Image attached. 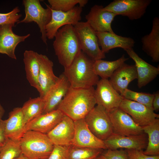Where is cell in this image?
Returning <instances> with one entry per match:
<instances>
[{
	"label": "cell",
	"instance_id": "cell-42",
	"mask_svg": "<svg viewBox=\"0 0 159 159\" xmlns=\"http://www.w3.org/2000/svg\"><path fill=\"white\" fill-rule=\"evenodd\" d=\"M1 107H0V112H1Z\"/></svg>",
	"mask_w": 159,
	"mask_h": 159
},
{
	"label": "cell",
	"instance_id": "cell-23",
	"mask_svg": "<svg viewBox=\"0 0 159 159\" xmlns=\"http://www.w3.org/2000/svg\"><path fill=\"white\" fill-rule=\"evenodd\" d=\"M5 133L7 138L19 141L25 133V123L21 107L14 108L4 120Z\"/></svg>",
	"mask_w": 159,
	"mask_h": 159
},
{
	"label": "cell",
	"instance_id": "cell-15",
	"mask_svg": "<svg viewBox=\"0 0 159 159\" xmlns=\"http://www.w3.org/2000/svg\"><path fill=\"white\" fill-rule=\"evenodd\" d=\"M106 149L116 150L145 149L148 140L146 134L133 136H125L113 133L103 141Z\"/></svg>",
	"mask_w": 159,
	"mask_h": 159
},
{
	"label": "cell",
	"instance_id": "cell-1",
	"mask_svg": "<svg viewBox=\"0 0 159 159\" xmlns=\"http://www.w3.org/2000/svg\"><path fill=\"white\" fill-rule=\"evenodd\" d=\"M95 90L70 87L56 109L73 121L84 118L97 105Z\"/></svg>",
	"mask_w": 159,
	"mask_h": 159
},
{
	"label": "cell",
	"instance_id": "cell-33",
	"mask_svg": "<svg viewBox=\"0 0 159 159\" xmlns=\"http://www.w3.org/2000/svg\"><path fill=\"white\" fill-rule=\"evenodd\" d=\"M51 8L54 10L63 12L68 11L77 4L84 7L88 3L87 0H48Z\"/></svg>",
	"mask_w": 159,
	"mask_h": 159
},
{
	"label": "cell",
	"instance_id": "cell-40",
	"mask_svg": "<svg viewBox=\"0 0 159 159\" xmlns=\"http://www.w3.org/2000/svg\"><path fill=\"white\" fill-rule=\"evenodd\" d=\"M16 159H28L24 155L22 154L19 157Z\"/></svg>",
	"mask_w": 159,
	"mask_h": 159
},
{
	"label": "cell",
	"instance_id": "cell-11",
	"mask_svg": "<svg viewBox=\"0 0 159 159\" xmlns=\"http://www.w3.org/2000/svg\"><path fill=\"white\" fill-rule=\"evenodd\" d=\"M95 90L97 105L102 106L108 112L119 107L124 98L113 87L108 79L99 80Z\"/></svg>",
	"mask_w": 159,
	"mask_h": 159
},
{
	"label": "cell",
	"instance_id": "cell-38",
	"mask_svg": "<svg viewBox=\"0 0 159 159\" xmlns=\"http://www.w3.org/2000/svg\"><path fill=\"white\" fill-rule=\"evenodd\" d=\"M7 139L5 133L4 121L1 120L0 117V147L4 146Z\"/></svg>",
	"mask_w": 159,
	"mask_h": 159
},
{
	"label": "cell",
	"instance_id": "cell-13",
	"mask_svg": "<svg viewBox=\"0 0 159 159\" xmlns=\"http://www.w3.org/2000/svg\"><path fill=\"white\" fill-rule=\"evenodd\" d=\"M119 107L130 115L134 122L141 127L148 125L159 117L153 110L145 105L124 98Z\"/></svg>",
	"mask_w": 159,
	"mask_h": 159
},
{
	"label": "cell",
	"instance_id": "cell-21",
	"mask_svg": "<svg viewBox=\"0 0 159 159\" xmlns=\"http://www.w3.org/2000/svg\"><path fill=\"white\" fill-rule=\"evenodd\" d=\"M125 51L135 63L138 75L137 85L139 88L152 81L159 74V67H156L147 63L140 57L133 48Z\"/></svg>",
	"mask_w": 159,
	"mask_h": 159
},
{
	"label": "cell",
	"instance_id": "cell-26",
	"mask_svg": "<svg viewBox=\"0 0 159 159\" xmlns=\"http://www.w3.org/2000/svg\"><path fill=\"white\" fill-rule=\"evenodd\" d=\"M23 61L26 79L30 85L37 90L39 66L37 52L33 50H25L24 53Z\"/></svg>",
	"mask_w": 159,
	"mask_h": 159
},
{
	"label": "cell",
	"instance_id": "cell-24",
	"mask_svg": "<svg viewBox=\"0 0 159 159\" xmlns=\"http://www.w3.org/2000/svg\"><path fill=\"white\" fill-rule=\"evenodd\" d=\"M137 77L135 65L125 63L114 72L109 80L114 89L120 94L127 89L129 83L137 79Z\"/></svg>",
	"mask_w": 159,
	"mask_h": 159
},
{
	"label": "cell",
	"instance_id": "cell-41",
	"mask_svg": "<svg viewBox=\"0 0 159 159\" xmlns=\"http://www.w3.org/2000/svg\"><path fill=\"white\" fill-rule=\"evenodd\" d=\"M95 159H106L102 154L98 156Z\"/></svg>",
	"mask_w": 159,
	"mask_h": 159
},
{
	"label": "cell",
	"instance_id": "cell-17",
	"mask_svg": "<svg viewBox=\"0 0 159 159\" xmlns=\"http://www.w3.org/2000/svg\"><path fill=\"white\" fill-rule=\"evenodd\" d=\"M47 135L54 145H72L74 135V121L64 115L60 122Z\"/></svg>",
	"mask_w": 159,
	"mask_h": 159
},
{
	"label": "cell",
	"instance_id": "cell-29",
	"mask_svg": "<svg viewBox=\"0 0 159 159\" xmlns=\"http://www.w3.org/2000/svg\"><path fill=\"white\" fill-rule=\"evenodd\" d=\"M44 107L43 98L39 96L26 102L21 107L25 123L42 114Z\"/></svg>",
	"mask_w": 159,
	"mask_h": 159
},
{
	"label": "cell",
	"instance_id": "cell-18",
	"mask_svg": "<svg viewBox=\"0 0 159 159\" xmlns=\"http://www.w3.org/2000/svg\"><path fill=\"white\" fill-rule=\"evenodd\" d=\"M37 56L39 66L37 90L39 97H43L49 88L56 83L58 77L54 73L53 62L47 56L37 52Z\"/></svg>",
	"mask_w": 159,
	"mask_h": 159
},
{
	"label": "cell",
	"instance_id": "cell-16",
	"mask_svg": "<svg viewBox=\"0 0 159 159\" xmlns=\"http://www.w3.org/2000/svg\"><path fill=\"white\" fill-rule=\"evenodd\" d=\"M74 135L72 145L79 147L106 150L104 141L96 137L82 119L74 121Z\"/></svg>",
	"mask_w": 159,
	"mask_h": 159
},
{
	"label": "cell",
	"instance_id": "cell-43",
	"mask_svg": "<svg viewBox=\"0 0 159 159\" xmlns=\"http://www.w3.org/2000/svg\"><path fill=\"white\" fill-rule=\"evenodd\" d=\"M1 147H0V152L1 150Z\"/></svg>",
	"mask_w": 159,
	"mask_h": 159
},
{
	"label": "cell",
	"instance_id": "cell-28",
	"mask_svg": "<svg viewBox=\"0 0 159 159\" xmlns=\"http://www.w3.org/2000/svg\"><path fill=\"white\" fill-rule=\"evenodd\" d=\"M128 59L125 55L113 61L99 59L95 61L94 70L95 74L102 79H108L114 72Z\"/></svg>",
	"mask_w": 159,
	"mask_h": 159
},
{
	"label": "cell",
	"instance_id": "cell-19",
	"mask_svg": "<svg viewBox=\"0 0 159 159\" xmlns=\"http://www.w3.org/2000/svg\"><path fill=\"white\" fill-rule=\"evenodd\" d=\"M64 115L61 111L57 109L41 114L26 124L25 132L32 130L47 134L58 125Z\"/></svg>",
	"mask_w": 159,
	"mask_h": 159
},
{
	"label": "cell",
	"instance_id": "cell-8",
	"mask_svg": "<svg viewBox=\"0 0 159 159\" xmlns=\"http://www.w3.org/2000/svg\"><path fill=\"white\" fill-rule=\"evenodd\" d=\"M151 2V0H115L104 9L134 20L144 16Z\"/></svg>",
	"mask_w": 159,
	"mask_h": 159
},
{
	"label": "cell",
	"instance_id": "cell-35",
	"mask_svg": "<svg viewBox=\"0 0 159 159\" xmlns=\"http://www.w3.org/2000/svg\"><path fill=\"white\" fill-rule=\"evenodd\" d=\"M68 147L54 145L51 153L46 159H68Z\"/></svg>",
	"mask_w": 159,
	"mask_h": 159
},
{
	"label": "cell",
	"instance_id": "cell-5",
	"mask_svg": "<svg viewBox=\"0 0 159 159\" xmlns=\"http://www.w3.org/2000/svg\"><path fill=\"white\" fill-rule=\"evenodd\" d=\"M81 51L94 61L105 57L100 48L96 32L86 22L79 21L74 26Z\"/></svg>",
	"mask_w": 159,
	"mask_h": 159
},
{
	"label": "cell",
	"instance_id": "cell-2",
	"mask_svg": "<svg viewBox=\"0 0 159 159\" xmlns=\"http://www.w3.org/2000/svg\"><path fill=\"white\" fill-rule=\"evenodd\" d=\"M93 61L81 51L63 74L74 88H85L96 85L99 77L94 70Z\"/></svg>",
	"mask_w": 159,
	"mask_h": 159
},
{
	"label": "cell",
	"instance_id": "cell-20",
	"mask_svg": "<svg viewBox=\"0 0 159 159\" xmlns=\"http://www.w3.org/2000/svg\"><path fill=\"white\" fill-rule=\"evenodd\" d=\"M14 26L10 24L0 25V53L5 54L10 58L16 59L15 50L17 45L24 42L30 34L21 36L15 34L12 30Z\"/></svg>",
	"mask_w": 159,
	"mask_h": 159
},
{
	"label": "cell",
	"instance_id": "cell-25",
	"mask_svg": "<svg viewBox=\"0 0 159 159\" xmlns=\"http://www.w3.org/2000/svg\"><path fill=\"white\" fill-rule=\"evenodd\" d=\"M142 49L154 62L159 61V18L155 17L152 21L151 30L141 39Z\"/></svg>",
	"mask_w": 159,
	"mask_h": 159
},
{
	"label": "cell",
	"instance_id": "cell-12",
	"mask_svg": "<svg viewBox=\"0 0 159 159\" xmlns=\"http://www.w3.org/2000/svg\"><path fill=\"white\" fill-rule=\"evenodd\" d=\"M117 15L104 9L102 5H95L85 16L86 22L96 32L114 33L111 24Z\"/></svg>",
	"mask_w": 159,
	"mask_h": 159
},
{
	"label": "cell",
	"instance_id": "cell-9",
	"mask_svg": "<svg viewBox=\"0 0 159 159\" xmlns=\"http://www.w3.org/2000/svg\"><path fill=\"white\" fill-rule=\"evenodd\" d=\"M51 9V19L46 27V36L49 39L54 38L57 31L62 27L67 25L74 26L81 20L82 8L79 5L67 12Z\"/></svg>",
	"mask_w": 159,
	"mask_h": 159
},
{
	"label": "cell",
	"instance_id": "cell-31",
	"mask_svg": "<svg viewBox=\"0 0 159 159\" xmlns=\"http://www.w3.org/2000/svg\"><path fill=\"white\" fill-rule=\"evenodd\" d=\"M120 95L124 98L137 102L153 110L152 102L154 94L136 92L127 88Z\"/></svg>",
	"mask_w": 159,
	"mask_h": 159
},
{
	"label": "cell",
	"instance_id": "cell-30",
	"mask_svg": "<svg viewBox=\"0 0 159 159\" xmlns=\"http://www.w3.org/2000/svg\"><path fill=\"white\" fill-rule=\"evenodd\" d=\"M103 149L79 147L73 145L68 147V159H95L101 154Z\"/></svg>",
	"mask_w": 159,
	"mask_h": 159
},
{
	"label": "cell",
	"instance_id": "cell-4",
	"mask_svg": "<svg viewBox=\"0 0 159 159\" xmlns=\"http://www.w3.org/2000/svg\"><path fill=\"white\" fill-rule=\"evenodd\" d=\"M22 154L28 159H46L54 146L47 134L29 130L19 141Z\"/></svg>",
	"mask_w": 159,
	"mask_h": 159
},
{
	"label": "cell",
	"instance_id": "cell-6",
	"mask_svg": "<svg viewBox=\"0 0 159 159\" xmlns=\"http://www.w3.org/2000/svg\"><path fill=\"white\" fill-rule=\"evenodd\" d=\"M25 16L17 24L29 23L34 21L38 25L41 33V38L47 45V38L46 27L51 20L52 11L50 6L46 4L47 8H44L39 0H23Z\"/></svg>",
	"mask_w": 159,
	"mask_h": 159
},
{
	"label": "cell",
	"instance_id": "cell-10",
	"mask_svg": "<svg viewBox=\"0 0 159 159\" xmlns=\"http://www.w3.org/2000/svg\"><path fill=\"white\" fill-rule=\"evenodd\" d=\"M113 133L122 136L140 135L144 133L130 116L119 107L108 112Z\"/></svg>",
	"mask_w": 159,
	"mask_h": 159
},
{
	"label": "cell",
	"instance_id": "cell-34",
	"mask_svg": "<svg viewBox=\"0 0 159 159\" xmlns=\"http://www.w3.org/2000/svg\"><path fill=\"white\" fill-rule=\"evenodd\" d=\"M20 10L18 6L10 12L6 13H0V25L10 24L14 26L19 22L21 15L19 14Z\"/></svg>",
	"mask_w": 159,
	"mask_h": 159
},
{
	"label": "cell",
	"instance_id": "cell-27",
	"mask_svg": "<svg viewBox=\"0 0 159 159\" xmlns=\"http://www.w3.org/2000/svg\"><path fill=\"white\" fill-rule=\"evenodd\" d=\"M143 132L148 135V142L145 150V155H159V119H155L150 124L142 127Z\"/></svg>",
	"mask_w": 159,
	"mask_h": 159
},
{
	"label": "cell",
	"instance_id": "cell-22",
	"mask_svg": "<svg viewBox=\"0 0 159 159\" xmlns=\"http://www.w3.org/2000/svg\"><path fill=\"white\" fill-rule=\"evenodd\" d=\"M99 46L105 54L110 50L120 48L124 50L132 48L135 43L134 40L130 37H122L114 33L108 32H96Z\"/></svg>",
	"mask_w": 159,
	"mask_h": 159
},
{
	"label": "cell",
	"instance_id": "cell-39",
	"mask_svg": "<svg viewBox=\"0 0 159 159\" xmlns=\"http://www.w3.org/2000/svg\"><path fill=\"white\" fill-rule=\"evenodd\" d=\"M154 94L152 102V107L153 111H158L159 110V92L157 91Z\"/></svg>",
	"mask_w": 159,
	"mask_h": 159
},
{
	"label": "cell",
	"instance_id": "cell-14",
	"mask_svg": "<svg viewBox=\"0 0 159 159\" xmlns=\"http://www.w3.org/2000/svg\"><path fill=\"white\" fill-rule=\"evenodd\" d=\"M70 87V84L66 77L63 73L60 74L56 83L42 97L44 107L42 114L56 110Z\"/></svg>",
	"mask_w": 159,
	"mask_h": 159
},
{
	"label": "cell",
	"instance_id": "cell-7",
	"mask_svg": "<svg viewBox=\"0 0 159 159\" xmlns=\"http://www.w3.org/2000/svg\"><path fill=\"white\" fill-rule=\"evenodd\" d=\"M84 119L91 132L102 140H105L113 133L108 112L101 106H95Z\"/></svg>",
	"mask_w": 159,
	"mask_h": 159
},
{
	"label": "cell",
	"instance_id": "cell-37",
	"mask_svg": "<svg viewBox=\"0 0 159 159\" xmlns=\"http://www.w3.org/2000/svg\"><path fill=\"white\" fill-rule=\"evenodd\" d=\"M128 159H159V155L150 156L144 154L143 150L125 149Z\"/></svg>",
	"mask_w": 159,
	"mask_h": 159
},
{
	"label": "cell",
	"instance_id": "cell-32",
	"mask_svg": "<svg viewBox=\"0 0 159 159\" xmlns=\"http://www.w3.org/2000/svg\"><path fill=\"white\" fill-rule=\"evenodd\" d=\"M22 154L19 141L7 139L0 152V159H16Z\"/></svg>",
	"mask_w": 159,
	"mask_h": 159
},
{
	"label": "cell",
	"instance_id": "cell-36",
	"mask_svg": "<svg viewBox=\"0 0 159 159\" xmlns=\"http://www.w3.org/2000/svg\"><path fill=\"white\" fill-rule=\"evenodd\" d=\"M106 150L101 154L106 159H128L125 150Z\"/></svg>",
	"mask_w": 159,
	"mask_h": 159
},
{
	"label": "cell",
	"instance_id": "cell-3",
	"mask_svg": "<svg viewBox=\"0 0 159 159\" xmlns=\"http://www.w3.org/2000/svg\"><path fill=\"white\" fill-rule=\"evenodd\" d=\"M53 47L59 63L64 68L69 66L82 51L73 26L65 25L56 33Z\"/></svg>",
	"mask_w": 159,
	"mask_h": 159
}]
</instances>
